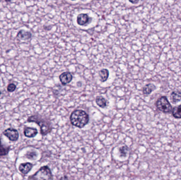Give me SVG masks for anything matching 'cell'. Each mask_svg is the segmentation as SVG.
Masks as SVG:
<instances>
[{
    "mask_svg": "<svg viewBox=\"0 0 181 180\" xmlns=\"http://www.w3.org/2000/svg\"><path fill=\"white\" fill-rule=\"evenodd\" d=\"M70 121L73 125L81 128L88 124L89 116L84 110H75L71 114Z\"/></svg>",
    "mask_w": 181,
    "mask_h": 180,
    "instance_id": "obj_1",
    "label": "cell"
},
{
    "mask_svg": "<svg viewBox=\"0 0 181 180\" xmlns=\"http://www.w3.org/2000/svg\"><path fill=\"white\" fill-rule=\"evenodd\" d=\"M28 122H35L39 125L40 128L41 134L45 136L50 133L52 130L51 122L47 119L40 115H33L29 117L27 119Z\"/></svg>",
    "mask_w": 181,
    "mask_h": 180,
    "instance_id": "obj_2",
    "label": "cell"
},
{
    "mask_svg": "<svg viewBox=\"0 0 181 180\" xmlns=\"http://www.w3.org/2000/svg\"><path fill=\"white\" fill-rule=\"evenodd\" d=\"M53 178V174L50 168L48 166H44L31 176L29 180H51Z\"/></svg>",
    "mask_w": 181,
    "mask_h": 180,
    "instance_id": "obj_3",
    "label": "cell"
},
{
    "mask_svg": "<svg viewBox=\"0 0 181 180\" xmlns=\"http://www.w3.org/2000/svg\"><path fill=\"white\" fill-rule=\"evenodd\" d=\"M156 106L158 110L164 113H169L172 110V107L166 96L160 97L157 100Z\"/></svg>",
    "mask_w": 181,
    "mask_h": 180,
    "instance_id": "obj_4",
    "label": "cell"
},
{
    "mask_svg": "<svg viewBox=\"0 0 181 180\" xmlns=\"http://www.w3.org/2000/svg\"><path fill=\"white\" fill-rule=\"evenodd\" d=\"M4 135L9 138V140L12 142H16L19 137V134L17 129L13 128H8L3 132Z\"/></svg>",
    "mask_w": 181,
    "mask_h": 180,
    "instance_id": "obj_5",
    "label": "cell"
},
{
    "mask_svg": "<svg viewBox=\"0 0 181 180\" xmlns=\"http://www.w3.org/2000/svg\"><path fill=\"white\" fill-rule=\"evenodd\" d=\"M60 79L62 85H66L72 81L73 76L69 72H65L60 75Z\"/></svg>",
    "mask_w": 181,
    "mask_h": 180,
    "instance_id": "obj_6",
    "label": "cell"
},
{
    "mask_svg": "<svg viewBox=\"0 0 181 180\" xmlns=\"http://www.w3.org/2000/svg\"><path fill=\"white\" fill-rule=\"evenodd\" d=\"M33 164L31 163L26 162L21 163L19 166V170L22 174L24 175L27 174L31 170Z\"/></svg>",
    "mask_w": 181,
    "mask_h": 180,
    "instance_id": "obj_7",
    "label": "cell"
},
{
    "mask_svg": "<svg viewBox=\"0 0 181 180\" xmlns=\"http://www.w3.org/2000/svg\"><path fill=\"white\" fill-rule=\"evenodd\" d=\"M38 130L35 128L25 127L23 131L24 135L28 138H32L38 134Z\"/></svg>",
    "mask_w": 181,
    "mask_h": 180,
    "instance_id": "obj_8",
    "label": "cell"
},
{
    "mask_svg": "<svg viewBox=\"0 0 181 180\" xmlns=\"http://www.w3.org/2000/svg\"><path fill=\"white\" fill-rule=\"evenodd\" d=\"M31 38V33L25 30H21L18 32L17 38L19 40H28Z\"/></svg>",
    "mask_w": 181,
    "mask_h": 180,
    "instance_id": "obj_9",
    "label": "cell"
},
{
    "mask_svg": "<svg viewBox=\"0 0 181 180\" xmlns=\"http://www.w3.org/2000/svg\"><path fill=\"white\" fill-rule=\"evenodd\" d=\"M88 15L85 13L79 14L77 17V22L79 25H84L88 22Z\"/></svg>",
    "mask_w": 181,
    "mask_h": 180,
    "instance_id": "obj_10",
    "label": "cell"
},
{
    "mask_svg": "<svg viewBox=\"0 0 181 180\" xmlns=\"http://www.w3.org/2000/svg\"><path fill=\"white\" fill-rule=\"evenodd\" d=\"M171 100L173 103L176 104L181 100V92L179 90H175L172 92Z\"/></svg>",
    "mask_w": 181,
    "mask_h": 180,
    "instance_id": "obj_11",
    "label": "cell"
},
{
    "mask_svg": "<svg viewBox=\"0 0 181 180\" xmlns=\"http://www.w3.org/2000/svg\"><path fill=\"white\" fill-rule=\"evenodd\" d=\"M156 89V87L154 84H147L146 86L142 88V92H143V94L145 95H149Z\"/></svg>",
    "mask_w": 181,
    "mask_h": 180,
    "instance_id": "obj_12",
    "label": "cell"
},
{
    "mask_svg": "<svg viewBox=\"0 0 181 180\" xmlns=\"http://www.w3.org/2000/svg\"><path fill=\"white\" fill-rule=\"evenodd\" d=\"M10 150V146H5L2 143L1 138H0V156L7 155Z\"/></svg>",
    "mask_w": 181,
    "mask_h": 180,
    "instance_id": "obj_13",
    "label": "cell"
},
{
    "mask_svg": "<svg viewBox=\"0 0 181 180\" xmlns=\"http://www.w3.org/2000/svg\"><path fill=\"white\" fill-rule=\"evenodd\" d=\"M96 103L97 105H98V106L101 107V108H105L107 105V101L105 98H103L102 96L97 97L96 98Z\"/></svg>",
    "mask_w": 181,
    "mask_h": 180,
    "instance_id": "obj_14",
    "label": "cell"
},
{
    "mask_svg": "<svg viewBox=\"0 0 181 180\" xmlns=\"http://www.w3.org/2000/svg\"><path fill=\"white\" fill-rule=\"evenodd\" d=\"M172 115L177 119L181 118V104L178 106L174 107L172 109Z\"/></svg>",
    "mask_w": 181,
    "mask_h": 180,
    "instance_id": "obj_15",
    "label": "cell"
},
{
    "mask_svg": "<svg viewBox=\"0 0 181 180\" xmlns=\"http://www.w3.org/2000/svg\"><path fill=\"white\" fill-rule=\"evenodd\" d=\"M109 71L107 69H103L99 72V75L100 76L101 81L102 82H105L107 81L109 77Z\"/></svg>",
    "mask_w": 181,
    "mask_h": 180,
    "instance_id": "obj_16",
    "label": "cell"
},
{
    "mask_svg": "<svg viewBox=\"0 0 181 180\" xmlns=\"http://www.w3.org/2000/svg\"><path fill=\"white\" fill-rule=\"evenodd\" d=\"M119 152L121 157H126L129 152V147L127 146H122L120 148Z\"/></svg>",
    "mask_w": 181,
    "mask_h": 180,
    "instance_id": "obj_17",
    "label": "cell"
},
{
    "mask_svg": "<svg viewBox=\"0 0 181 180\" xmlns=\"http://www.w3.org/2000/svg\"><path fill=\"white\" fill-rule=\"evenodd\" d=\"M25 156L28 159L35 160L36 159L37 157V153L35 151H28L26 152L25 155Z\"/></svg>",
    "mask_w": 181,
    "mask_h": 180,
    "instance_id": "obj_18",
    "label": "cell"
},
{
    "mask_svg": "<svg viewBox=\"0 0 181 180\" xmlns=\"http://www.w3.org/2000/svg\"><path fill=\"white\" fill-rule=\"evenodd\" d=\"M16 85L13 84H10L7 86V90L9 93H12L13 91H15L16 89Z\"/></svg>",
    "mask_w": 181,
    "mask_h": 180,
    "instance_id": "obj_19",
    "label": "cell"
},
{
    "mask_svg": "<svg viewBox=\"0 0 181 180\" xmlns=\"http://www.w3.org/2000/svg\"><path fill=\"white\" fill-rule=\"evenodd\" d=\"M129 2H131V3H132L133 4H136L138 3V2H139V1H129Z\"/></svg>",
    "mask_w": 181,
    "mask_h": 180,
    "instance_id": "obj_20",
    "label": "cell"
},
{
    "mask_svg": "<svg viewBox=\"0 0 181 180\" xmlns=\"http://www.w3.org/2000/svg\"><path fill=\"white\" fill-rule=\"evenodd\" d=\"M1 91H0V95H1Z\"/></svg>",
    "mask_w": 181,
    "mask_h": 180,
    "instance_id": "obj_21",
    "label": "cell"
}]
</instances>
